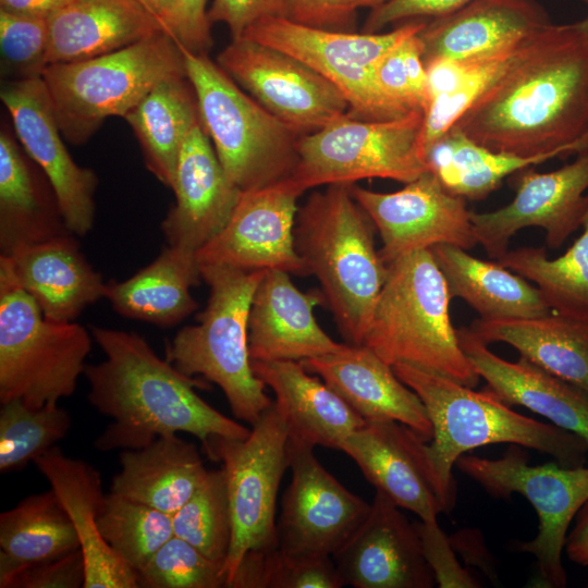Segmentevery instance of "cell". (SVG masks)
<instances>
[{
  "instance_id": "1",
  "label": "cell",
  "mask_w": 588,
  "mask_h": 588,
  "mask_svg": "<svg viewBox=\"0 0 588 588\" xmlns=\"http://www.w3.org/2000/svg\"><path fill=\"white\" fill-rule=\"evenodd\" d=\"M453 127L523 157L588 151V34L551 23L527 37Z\"/></svg>"
},
{
  "instance_id": "2",
  "label": "cell",
  "mask_w": 588,
  "mask_h": 588,
  "mask_svg": "<svg viewBox=\"0 0 588 588\" xmlns=\"http://www.w3.org/2000/svg\"><path fill=\"white\" fill-rule=\"evenodd\" d=\"M91 335L106 355L86 365L88 402L112 421L98 436L102 452L140 449L161 436L185 432L203 448L216 437L245 439L250 428L221 414L195 388L205 385L162 359L135 332L93 327Z\"/></svg>"
},
{
  "instance_id": "3",
  "label": "cell",
  "mask_w": 588,
  "mask_h": 588,
  "mask_svg": "<svg viewBox=\"0 0 588 588\" xmlns=\"http://www.w3.org/2000/svg\"><path fill=\"white\" fill-rule=\"evenodd\" d=\"M392 368L426 407L432 426L426 452L448 513L456 501L453 466L473 449L497 443L517 444L548 454L565 467L585 463L586 439L513 411L487 388L475 391L408 364H396Z\"/></svg>"
},
{
  "instance_id": "4",
  "label": "cell",
  "mask_w": 588,
  "mask_h": 588,
  "mask_svg": "<svg viewBox=\"0 0 588 588\" xmlns=\"http://www.w3.org/2000/svg\"><path fill=\"white\" fill-rule=\"evenodd\" d=\"M375 231L351 184L314 192L296 215V250L320 282L338 329L351 345L362 344L388 275Z\"/></svg>"
},
{
  "instance_id": "5",
  "label": "cell",
  "mask_w": 588,
  "mask_h": 588,
  "mask_svg": "<svg viewBox=\"0 0 588 588\" xmlns=\"http://www.w3.org/2000/svg\"><path fill=\"white\" fill-rule=\"evenodd\" d=\"M388 267L360 345L390 366L408 364L477 387L481 378L452 324V297L431 249L413 252Z\"/></svg>"
},
{
  "instance_id": "6",
  "label": "cell",
  "mask_w": 588,
  "mask_h": 588,
  "mask_svg": "<svg viewBox=\"0 0 588 588\" xmlns=\"http://www.w3.org/2000/svg\"><path fill=\"white\" fill-rule=\"evenodd\" d=\"M199 266L209 286L207 305L198 322L182 328L167 345L166 359L188 377L217 384L234 417L253 426L273 402L252 368L248 350L249 308L266 270Z\"/></svg>"
},
{
  "instance_id": "7",
  "label": "cell",
  "mask_w": 588,
  "mask_h": 588,
  "mask_svg": "<svg viewBox=\"0 0 588 588\" xmlns=\"http://www.w3.org/2000/svg\"><path fill=\"white\" fill-rule=\"evenodd\" d=\"M181 49L201 125L231 183L248 192L289 177L301 135L243 90L208 53Z\"/></svg>"
},
{
  "instance_id": "8",
  "label": "cell",
  "mask_w": 588,
  "mask_h": 588,
  "mask_svg": "<svg viewBox=\"0 0 588 588\" xmlns=\"http://www.w3.org/2000/svg\"><path fill=\"white\" fill-rule=\"evenodd\" d=\"M186 74L179 44L159 30L94 58L49 64L41 77L64 139L85 144L111 117L124 118L159 82Z\"/></svg>"
},
{
  "instance_id": "9",
  "label": "cell",
  "mask_w": 588,
  "mask_h": 588,
  "mask_svg": "<svg viewBox=\"0 0 588 588\" xmlns=\"http://www.w3.org/2000/svg\"><path fill=\"white\" fill-rule=\"evenodd\" d=\"M93 336V335H91ZM91 336L81 324L45 318L0 256V402L56 407L75 393Z\"/></svg>"
},
{
  "instance_id": "10",
  "label": "cell",
  "mask_w": 588,
  "mask_h": 588,
  "mask_svg": "<svg viewBox=\"0 0 588 588\" xmlns=\"http://www.w3.org/2000/svg\"><path fill=\"white\" fill-rule=\"evenodd\" d=\"M424 112L365 121L347 113L303 135L297 163L286 182L299 196L307 189L366 179L408 183L428 171L422 143Z\"/></svg>"
},
{
  "instance_id": "11",
  "label": "cell",
  "mask_w": 588,
  "mask_h": 588,
  "mask_svg": "<svg viewBox=\"0 0 588 588\" xmlns=\"http://www.w3.org/2000/svg\"><path fill=\"white\" fill-rule=\"evenodd\" d=\"M425 24L409 22L379 33L330 32L270 16L250 25L242 37L284 51L316 70L344 95L348 115L387 121L413 111L381 90L375 78V65Z\"/></svg>"
},
{
  "instance_id": "12",
  "label": "cell",
  "mask_w": 588,
  "mask_h": 588,
  "mask_svg": "<svg viewBox=\"0 0 588 588\" xmlns=\"http://www.w3.org/2000/svg\"><path fill=\"white\" fill-rule=\"evenodd\" d=\"M287 440L285 416L273 401L245 439L216 437L204 446L210 460L222 462L226 480L232 539L225 587L247 552L278 547L275 504L289 468Z\"/></svg>"
},
{
  "instance_id": "13",
  "label": "cell",
  "mask_w": 588,
  "mask_h": 588,
  "mask_svg": "<svg viewBox=\"0 0 588 588\" xmlns=\"http://www.w3.org/2000/svg\"><path fill=\"white\" fill-rule=\"evenodd\" d=\"M455 466L495 499L519 493L530 502L538 516V532L516 549L536 558L542 586L566 587L562 552L569 524L588 501V467H565L556 462L532 466L517 444H510L499 458L464 454Z\"/></svg>"
},
{
  "instance_id": "14",
  "label": "cell",
  "mask_w": 588,
  "mask_h": 588,
  "mask_svg": "<svg viewBox=\"0 0 588 588\" xmlns=\"http://www.w3.org/2000/svg\"><path fill=\"white\" fill-rule=\"evenodd\" d=\"M267 111L301 136L314 133L350 110L344 95L297 58L241 37L231 39L216 61Z\"/></svg>"
},
{
  "instance_id": "15",
  "label": "cell",
  "mask_w": 588,
  "mask_h": 588,
  "mask_svg": "<svg viewBox=\"0 0 588 588\" xmlns=\"http://www.w3.org/2000/svg\"><path fill=\"white\" fill-rule=\"evenodd\" d=\"M287 455L292 477L277 523L278 550L287 558L333 555L371 504L333 477L314 446L289 438Z\"/></svg>"
},
{
  "instance_id": "16",
  "label": "cell",
  "mask_w": 588,
  "mask_h": 588,
  "mask_svg": "<svg viewBox=\"0 0 588 588\" xmlns=\"http://www.w3.org/2000/svg\"><path fill=\"white\" fill-rule=\"evenodd\" d=\"M512 176L515 196L511 203L488 212L470 211L478 244L499 260L519 230L540 228L547 245L560 248L581 225L588 196V151L553 171L529 167Z\"/></svg>"
},
{
  "instance_id": "17",
  "label": "cell",
  "mask_w": 588,
  "mask_h": 588,
  "mask_svg": "<svg viewBox=\"0 0 588 588\" xmlns=\"http://www.w3.org/2000/svg\"><path fill=\"white\" fill-rule=\"evenodd\" d=\"M351 191L380 234L379 252L387 265L440 244L466 250L478 244L466 199L446 191L429 171L396 192H375L355 183Z\"/></svg>"
},
{
  "instance_id": "18",
  "label": "cell",
  "mask_w": 588,
  "mask_h": 588,
  "mask_svg": "<svg viewBox=\"0 0 588 588\" xmlns=\"http://www.w3.org/2000/svg\"><path fill=\"white\" fill-rule=\"evenodd\" d=\"M0 98L22 148L48 179L69 231L86 235L95 223L98 177L69 154L42 77L5 81Z\"/></svg>"
},
{
  "instance_id": "19",
  "label": "cell",
  "mask_w": 588,
  "mask_h": 588,
  "mask_svg": "<svg viewBox=\"0 0 588 588\" xmlns=\"http://www.w3.org/2000/svg\"><path fill=\"white\" fill-rule=\"evenodd\" d=\"M298 197L285 179L242 192L223 229L196 252L199 265L278 269L308 275L306 264L295 247Z\"/></svg>"
},
{
  "instance_id": "20",
  "label": "cell",
  "mask_w": 588,
  "mask_h": 588,
  "mask_svg": "<svg viewBox=\"0 0 588 588\" xmlns=\"http://www.w3.org/2000/svg\"><path fill=\"white\" fill-rule=\"evenodd\" d=\"M345 585L355 588H431L436 579L415 523L383 493L332 555Z\"/></svg>"
},
{
  "instance_id": "21",
  "label": "cell",
  "mask_w": 588,
  "mask_h": 588,
  "mask_svg": "<svg viewBox=\"0 0 588 588\" xmlns=\"http://www.w3.org/2000/svg\"><path fill=\"white\" fill-rule=\"evenodd\" d=\"M426 443L397 421H366L341 444L365 478L399 507L433 522L448 513L429 464Z\"/></svg>"
},
{
  "instance_id": "22",
  "label": "cell",
  "mask_w": 588,
  "mask_h": 588,
  "mask_svg": "<svg viewBox=\"0 0 588 588\" xmlns=\"http://www.w3.org/2000/svg\"><path fill=\"white\" fill-rule=\"evenodd\" d=\"M551 23L537 0H474L427 22L417 36L425 64L436 60L471 64L511 53Z\"/></svg>"
},
{
  "instance_id": "23",
  "label": "cell",
  "mask_w": 588,
  "mask_h": 588,
  "mask_svg": "<svg viewBox=\"0 0 588 588\" xmlns=\"http://www.w3.org/2000/svg\"><path fill=\"white\" fill-rule=\"evenodd\" d=\"M171 189L175 203L161 222L162 233L168 245L197 252L223 229L242 193L228 179L201 122L181 148Z\"/></svg>"
},
{
  "instance_id": "24",
  "label": "cell",
  "mask_w": 588,
  "mask_h": 588,
  "mask_svg": "<svg viewBox=\"0 0 588 588\" xmlns=\"http://www.w3.org/2000/svg\"><path fill=\"white\" fill-rule=\"evenodd\" d=\"M326 303L321 291H299L283 270H266L248 315L250 362L304 360L334 353L345 344L318 324L314 310Z\"/></svg>"
},
{
  "instance_id": "25",
  "label": "cell",
  "mask_w": 588,
  "mask_h": 588,
  "mask_svg": "<svg viewBox=\"0 0 588 588\" xmlns=\"http://www.w3.org/2000/svg\"><path fill=\"white\" fill-rule=\"evenodd\" d=\"M301 363L365 421H397L425 441L431 440L432 426L420 397L395 375L392 366L367 347L345 343L338 352Z\"/></svg>"
},
{
  "instance_id": "26",
  "label": "cell",
  "mask_w": 588,
  "mask_h": 588,
  "mask_svg": "<svg viewBox=\"0 0 588 588\" xmlns=\"http://www.w3.org/2000/svg\"><path fill=\"white\" fill-rule=\"evenodd\" d=\"M34 464L76 530L86 565L84 588H138V573L113 552L98 529L106 500L100 473L83 460L66 456L58 445Z\"/></svg>"
},
{
  "instance_id": "27",
  "label": "cell",
  "mask_w": 588,
  "mask_h": 588,
  "mask_svg": "<svg viewBox=\"0 0 588 588\" xmlns=\"http://www.w3.org/2000/svg\"><path fill=\"white\" fill-rule=\"evenodd\" d=\"M468 360L487 389L507 405H519L588 441V393L519 356L501 358L467 328L457 330Z\"/></svg>"
},
{
  "instance_id": "28",
  "label": "cell",
  "mask_w": 588,
  "mask_h": 588,
  "mask_svg": "<svg viewBox=\"0 0 588 588\" xmlns=\"http://www.w3.org/2000/svg\"><path fill=\"white\" fill-rule=\"evenodd\" d=\"M4 257L20 285L49 320L72 322L87 306L105 298L107 283L72 233L21 247Z\"/></svg>"
},
{
  "instance_id": "29",
  "label": "cell",
  "mask_w": 588,
  "mask_h": 588,
  "mask_svg": "<svg viewBox=\"0 0 588 588\" xmlns=\"http://www.w3.org/2000/svg\"><path fill=\"white\" fill-rule=\"evenodd\" d=\"M0 131V255L71 233L54 192L15 134Z\"/></svg>"
},
{
  "instance_id": "30",
  "label": "cell",
  "mask_w": 588,
  "mask_h": 588,
  "mask_svg": "<svg viewBox=\"0 0 588 588\" xmlns=\"http://www.w3.org/2000/svg\"><path fill=\"white\" fill-rule=\"evenodd\" d=\"M255 375L275 394L289 438L338 449L366 421L321 378L297 360L252 362Z\"/></svg>"
},
{
  "instance_id": "31",
  "label": "cell",
  "mask_w": 588,
  "mask_h": 588,
  "mask_svg": "<svg viewBox=\"0 0 588 588\" xmlns=\"http://www.w3.org/2000/svg\"><path fill=\"white\" fill-rule=\"evenodd\" d=\"M48 25V65L109 53L162 30L139 0H71Z\"/></svg>"
},
{
  "instance_id": "32",
  "label": "cell",
  "mask_w": 588,
  "mask_h": 588,
  "mask_svg": "<svg viewBox=\"0 0 588 588\" xmlns=\"http://www.w3.org/2000/svg\"><path fill=\"white\" fill-rule=\"evenodd\" d=\"M110 492L173 515L198 489L206 469L197 446L176 434L122 450Z\"/></svg>"
},
{
  "instance_id": "33",
  "label": "cell",
  "mask_w": 588,
  "mask_h": 588,
  "mask_svg": "<svg viewBox=\"0 0 588 588\" xmlns=\"http://www.w3.org/2000/svg\"><path fill=\"white\" fill-rule=\"evenodd\" d=\"M201 280L196 252L168 245L131 278L107 283L105 298L125 318L172 327L198 308L191 289Z\"/></svg>"
},
{
  "instance_id": "34",
  "label": "cell",
  "mask_w": 588,
  "mask_h": 588,
  "mask_svg": "<svg viewBox=\"0 0 588 588\" xmlns=\"http://www.w3.org/2000/svg\"><path fill=\"white\" fill-rule=\"evenodd\" d=\"M430 249L451 297L463 299L480 319L534 318L552 313L536 285L499 261L482 260L453 245Z\"/></svg>"
},
{
  "instance_id": "35",
  "label": "cell",
  "mask_w": 588,
  "mask_h": 588,
  "mask_svg": "<svg viewBox=\"0 0 588 588\" xmlns=\"http://www.w3.org/2000/svg\"><path fill=\"white\" fill-rule=\"evenodd\" d=\"M467 329L487 345L509 344L519 356L588 393V322L552 311L534 318H479Z\"/></svg>"
},
{
  "instance_id": "36",
  "label": "cell",
  "mask_w": 588,
  "mask_h": 588,
  "mask_svg": "<svg viewBox=\"0 0 588 588\" xmlns=\"http://www.w3.org/2000/svg\"><path fill=\"white\" fill-rule=\"evenodd\" d=\"M123 119L139 143L147 169L171 188L181 148L200 122L197 97L186 74L159 82Z\"/></svg>"
},
{
  "instance_id": "37",
  "label": "cell",
  "mask_w": 588,
  "mask_h": 588,
  "mask_svg": "<svg viewBox=\"0 0 588 588\" xmlns=\"http://www.w3.org/2000/svg\"><path fill=\"white\" fill-rule=\"evenodd\" d=\"M81 549L76 530L50 489L0 514V587L23 569Z\"/></svg>"
},
{
  "instance_id": "38",
  "label": "cell",
  "mask_w": 588,
  "mask_h": 588,
  "mask_svg": "<svg viewBox=\"0 0 588 588\" xmlns=\"http://www.w3.org/2000/svg\"><path fill=\"white\" fill-rule=\"evenodd\" d=\"M549 156L523 157L491 150L468 138L457 127L426 149L431 172L451 194L481 200L500 187L504 179L551 160Z\"/></svg>"
},
{
  "instance_id": "39",
  "label": "cell",
  "mask_w": 588,
  "mask_h": 588,
  "mask_svg": "<svg viewBox=\"0 0 588 588\" xmlns=\"http://www.w3.org/2000/svg\"><path fill=\"white\" fill-rule=\"evenodd\" d=\"M580 228L581 234L556 258L543 247L524 246L497 261L535 284L553 313L588 322V196Z\"/></svg>"
},
{
  "instance_id": "40",
  "label": "cell",
  "mask_w": 588,
  "mask_h": 588,
  "mask_svg": "<svg viewBox=\"0 0 588 588\" xmlns=\"http://www.w3.org/2000/svg\"><path fill=\"white\" fill-rule=\"evenodd\" d=\"M98 529L113 552L136 572L174 536L170 514L112 492L106 494Z\"/></svg>"
},
{
  "instance_id": "41",
  "label": "cell",
  "mask_w": 588,
  "mask_h": 588,
  "mask_svg": "<svg viewBox=\"0 0 588 588\" xmlns=\"http://www.w3.org/2000/svg\"><path fill=\"white\" fill-rule=\"evenodd\" d=\"M174 536L223 565L232 539V518L223 468L208 470L192 497L173 514Z\"/></svg>"
},
{
  "instance_id": "42",
  "label": "cell",
  "mask_w": 588,
  "mask_h": 588,
  "mask_svg": "<svg viewBox=\"0 0 588 588\" xmlns=\"http://www.w3.org/2000/svg\"><path fill=\"white\" fill-rule=\"evenodd\" d=\"M71 416L59 405L30 407L10 401L0 408V473L23 469L56 446L71 428Z\"/></svg>"
},
{
  "instance_id": "43",
  "label": "cell",
  "mask_w": 588,
  "mask_h": 588,
  "mask_svg": "<svg viewBox=\"0 0 588 588\" xmlns=\"http://www.w3.org/2000/svg\"><path fill=\"white\" fill-rule=\"evenodd\" d=\"M145 588L225 587L223 565L184 539L170 538L137 572Z\"/></svg>"
},
{
  "instance_id": "44",
  "label": "cell",
  "mask_w": 588,
  "mask_h": 588,
  "mask_svg": "<svg viewBox=\"0 0 588 588\" xmlns=\"http://www.w3.org/2000/svg\"><path fill=\"white\" fill-rule=\"evenodd\" d=\"M48 48V17L0 9L1 65L10 79L41 76Z\"/></svg>"
},
{
  "instance_id": "45",
  "label": "cell",
  "mask_w": 588,
  "mask_h": 588,
  "mask_svg": "<svg viewBox=\"0 0 588 588\" xmlns=\"http://www.w3.org/2000/svg\"><path fill=\"white\" fill-rule=\"evenodd\" d=\"M345 586L332 555L287 558L278 547L267 552L265 588H341Z\"/></svg>"
},
{
  "instance_id": "46",
  "label": "cell",
  "mask_w": 588,
  "mask_h": 588,
  "mask_svg": "<svg viewBox=\"0 0 588 588\" xmlns=\"http://www.w3.org/2000/svg\"><path fill=\"white\" fill-rule=\"evenodd\" d=\"M424 556L440 588H476L480 585L458 562L450 538L438 520L415 523Z\"/></svg>"
},
{
  "instance_id": "47",
  "label": "cell",
  "mask_w": 588,
  "mask_h": 588,
  "mask_svg": "<svg viewBox=\"0 0 588 588\" xmlns=\"http://www.w3.org/2000/svg\"><path fill=\"white\" fill-rule=\"evenodd\" d=\"M474 0H387L370 9L363 32L379 33L409 22H429L448 16Z\"/></svg>"
},
{
  "instance_id": "48",
  "label": "cell",
  "mask_w": 588,
  "mask_h": 588,
  "mask_svg": "<svg viewBox=\"0 0 588 588\" xmlns=\"http://www.w3.org/2000/svg\"><path fill=\"white\" fill-rule=\"evenodd\" d=\"M357 9L352 0H283L284 19L330 32H357Z\"/></svg>"
},
{
  "instance_id": "49",
  "label": "cell",
  "mask_w": 588,
  "mask_h": 588,
  "mask_svg": "<svg viewBox=\"0 0 588 588\" xmlns=\"http://www.w3.org/2000/svg\"><path fill=\"white\" fill-rule=\"evenodd\" d=\"M85 579V559L77 549L23 569L8 588H84Z\"/></svg>"
},
{
  "instance_id": "50",
  "label": "cell",
  "mask_w": 588,
  "mask_h": 588,
  "mask_svg": "<svg viewBox=\"0 0 588 588\" xmlns=\"http://www.w3.org/2000/svg\"><path fill=\"white\" fill-rule=\"evenodd\" d=\"M210 26L206 0H176L162 24V30L181 47L196 53H208L213 44Z\"/></svg>"
},
{
  "instance_id": "51",
  "label": "cell",
  "mask_w": 588,
  "mask_h": 588,
  "mask_svg": "<svg viewBox=\"0 0 588 588\" xmlns=\"http://www.w3.org/2000/svg\"><path fill=\"white\" fill-rule=\"evenodd\" d=\"M283 16V0H213L208 19L212 23L228 26L231 39L241 38L257 21Z\"/></svg>"
},
{
  "instance_id": "52",
  "label": "cell",
  "mask_w": 588,
  "mask_h": 588,
  "mask_svg": "<svg viewBox=\"0 0 588 588\" xmlns=\"http://www.w3.org/2000/svg\"><path fill=\"white\" fill-rule=\"evenodd\" d=\"M403 41L377 62L373 69L375 78L381 90L391 99L412 111L424 112L422 106L411 85L404 62Z\"/></svg>"
},
{
  "instance_id": "53",
  "label": "cell",
  "mask_w": 588,
  "mask_h": 588,
  "mask_svg": "<svg viewBox=\"0 0 588 588\" xmlns=\"http://www.w3.org/2000/svg\"><path fill=\"white\" fill-rule=\"evenodd\" d=\"M565 551L572 562L588 565V501L576 515V524L566 538Z\"/></svg>"
},
{
  "instance_id": "54",
  "label": "cell",
  "mask_w": 588,
  "mask_h": 588,
  "mask_svg": "<svg viewBox=\"0 0 588 588\" xmlns=\"http://www.w3.org/2000/svg\"><path fill=\"white\" fill-rule=\"evenodd\" d=\"M71 0H0V9L35 16L49 17Z\"/></svg>"
},
{
  "instance_id": "55",
  "label": "cell",
  "mask_w": 588,
  "mask_h": 588,
  "mask_svg": "<svg viewBox=\"0 0 588 588\" xmlns=\"http://www.w3.org/2000/svg\"><path fill=\"white\" fill-rule=\"evenodd\" d=\"M144 7L156 17L161 28L170 14L176 0H139Z\"/></svg>"
},
{
  "instance_id": "56",
  "label": "cell",
  "mask_w": 588,
  "mask_h": 588,
  "mask_svg": "<svg viewBox=\"0 0 588 588\" xmlns=\"http://www.w3.org/2000/svg\"><path fill=\"white\" fill-rule=\"evenodd\" d=\"M387 0H352L353 5L359 10V9H373L381 3L385 2Z\"/></svg>"
},
{
  "instance_id": "57",
  "label": "cell",
  "mask_w": 588,
  "mask_h": 588,
  "mask_svg": "<svg viewBox=\"0 0 588 588\" xmlns=\"http://www.w3.org/2000/svg\"><path fill=\"white\" fill-rule=\"evenodd\" d=\"M588 5V0H581ZM579 27L588 34V14L580 21H577Z\"/></svg>"
}]
</instances>
